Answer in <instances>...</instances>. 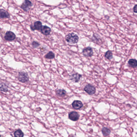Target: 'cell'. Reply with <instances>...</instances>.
<instances>
[{"label": "cell", "mask_w": 137, "mask_h": 137, "mask_svg": "<svg viewBox=\"0 0 137 137\" xmlns=\"http://www.w3.org/2000/svg\"><path fill=\"white\" fill-rule=\"evenodd\" d=\"M67 42L71 44H75L79 40V37L77 34L74 33H69L65 37Z\"/></svg>", "instance_id": "6da1fadb"}, {"label": "cell", "mask_w": 137, "mask_h": 137, "mask_svg": "<svg viewBox=\"0 0 137 137\" xmlns=\"http://www.w3.org/2000/svg\"><path fill=\"white\" fill-rule=\"evenodd\" d=\"M18 79L20 82L22 83H25L27 82L29 80V77L27 73L24 71L19 72Z\"/></svg>", "instance_id": "7a4b0ae2"}, {"label": "cell", "mask_w": 137, "mask_h": 137, "mask_svg": "<svg viewBox=\"0 0 137 137\" xmlns=\"http://www.w3.org/2000/svg\"><path fill=\"white\" fill-rule=\"evenodd\" d=\"M32 3L29 0H26L22 4L21 6V8L25 12H28L29 11L31 7H32Z\"/></svg>", "instance_id": "3957f363"}, {"label": "cell", "mask_w": 137, "mask_h": 137, "mask_svg": "<svg viewBox=\"0 0 137 137\" xmlns=\"http://www.w3.org/2000/svg\"><path fill=\"white\" fill-rule=\"evenodd\" d=\"M84 90L90 95L94 94L96 92V88L94 86L90 84H88L84 88Z\"/></svg>", "instance_id": "277c9868"}, {"label": "cell", "mask_w": 137, "mask_h": 137, "mask_svg": "<svg viewBox=\"0 0 137 137\" xmlns=\"http://www.w3.org/2000/svg\"><path fill=\"white\" fill-rule=\"evenodd\" d=\"M82 54L84 56L86 57H91L93 54V48L90 47H85L82 50Z\"/></svg>", "instance_id": "5b68a950"}, {"label": "cell", "mask_w": 137, "mask_h": 137, "mask_svg": "<svg viewBox=\"0 0 137 137\" xmlns=\"http://www.w3.org/2000/svg\"><path fill=\"white\" fill-rule=\"evenodd\" d=\"M5 40L7 41H12L16 38L15 34L11 31H7L6 32L4 36Z\"/></svg>", "instance_id": "8992f818"}, {"label": "cell", "mask_w": 137, "mask_h": 137, "mask_svg": "<svg viewBox=\"0 0 137 137\" xmlns=\"http://www.w3.org/2000/svg\"><path fill=\"white\" fill-rule=\"evenodd\" d=\"M82 76V75L76 73L73 74L71 75L70 77V79L73 82H78L80 81Z\"/></svg>", "instance_id": "52a82bcc"}, {"label": "cell", "mask_w": 137, "mask_h": 137, "mask_svg": "<svg viewBox=\"0 0 137 137\" xmlns=\"http://www.w3.org/2000/svg\"><path fill=\"white\" fill-rule=\"evenodd\" d=\"M70 119L73 121H77L79 119V114L77 112L75 111H72L70 112L69 114L68 115Z\"/></svg>", "instance_id": "ba28073f"}, {"label": "cell", "mask_w": 137, "mask_h": 137, "mask_svg": "<svg viewBox=\"0 0 137 137\" xmlns=\"http://www.w3.org/2000/svg\"><path fill=\"white\" fill-rule=\"evenodd\" d=\"M40 31L43 35H46V36H47V35H50L51 33V28L50 27L47 26L46 25L43 26L42 29Z\"/></svg>", "instance_id": "9c48e42d"}, {"label": "cell", "mask_w": 137, "mask_h": 137, "mask_svg": "<svg viewBox=\"0 0 137 137\" xmlns=\"http://www.w3.org/2000/svg\"><path fill=\"white\" fill-rule=\"evenodd\" d=\"M83 104L81 101L75 100L72 102V106L75 110H79L83 107Z\"/></svg>", "instance_id": "30bf717a"}, {"label": "cell", "mask_w": 137, "mask_h": 137, "mask_svg": "<svg viewBox=\"0 0 137 137\" xmlns=\"http://www.w3.org/2000/svg\"><path fill=\"white\" fill-rule=\"evenodd\" d=\"M10 15L8 11L4 9L0 10V17L1 19L10 18Z\"/></svg>", "instance_id": "8fae6325"}, {"label": "cell", "mask_w": 137, "mask_h": 137, "mask_svg": "<svg viewBox=\"0 0 137 137\" xmlns=\"http://www.w3.org/2000/svg\"><path fill=\"white\" fill-rule=\"evenodd\" d=\"M129 67L133 68H137V60L135 59H130L128 62Z\"/></svg>", "instance_id": "7c38bea8"}, {"label": "cell", "mask_w": 137, "mask_h": 137, "mask_svg": "<svg viewBox=\"0 0 137 137\" xmlns=\"http://www.w3.org/2000/svg\"><path fill=\"white\" fill-rule=\"evenodd\" d=\"M33 26L34 27L35 30L39 31L41 30L42 27V24L40 21H36L33 24Z\"/></svg>", "instance_id": "4fadbf2b"}, {"label": "cell", "mask_w": 137, "mask_h": 137, "mask_svg": "<svg viewBox=\"0 0 137 137\" xmlns=\"http://www.w3.org/2000/svg\"><path fill=\"white\" fill-rule=\"evenodd\" d=\"M56 93L60 97H64L67 94V92L63 89H58L56 90Z\"/></svg>", "instance_id": "5bb4252c"}, {"label": "cell", "mask_w": 137, "mask_h": 137, "mask_svg": "<svg viewBox=\"0 0 137 137\" xmlns=\"http://www.w3.org/2000/svg\"><path fill=\"white\" fill-rule=\"evenodd\" d=\"M102 132L103 136H107L110 134L111 132L110 129H108L107 127H103L102 129Z\"/></svg>", "instance_id": "9a60e30c"}, {"label": "cell", "mask_w": 137, "mask_h": 137, "mask_svg": "<svg viewBox=\"0 0 137 137\" xmlns=\"http://www.w3.org/2000/svg\"><path fill=\"white\" fill-rule=\"evenodd\" d=\"M8 87L7 84L4 83H1L0 84V90L1 91L7 93L8 90Z\"/></svg>", "instance_id": "2e32d148"}, {"label": "cell", "mask_w": 137, "mask_h": 137, "mask_svg": "<svg viewBox=\"0 0 137 137\" xmlns=\"http://www.w3.org/2000/svg\"><path fill=\"white\" fill-rule=\"evenodd\" d=\"M105 56L106 58H107V59L110 60L113 58V53L111 51L108 50L105 52Z\"/></svg>", "instance_id": "e0dca14e"}, {"label": "cell", "mask_w": 137, "mask_h": 137, "mask_svg": "<svg viewBox=\"0 0 137 137\" xmlns=\"http://www.w3.org/2000/svg\"><path fill=\"white\" fill-rule=\"evenodd\" d=\"M45 58L48 59H52L55 58V54L52 51H50L45 55Z\"/></svg>", "instance_id": "ac0fdd59"}, {"label": "cell", "mask_w": 137, "mask_h": 137, "mask_svg": "<svg viewBox=\"0 0 137 137\" xmlns=\"http://www.w3.org/2000/svg\"><path fill=\"white\" fill-rule=\"evenodd\" d=\"M15 137H23L24 133L21 129L16 130L14 133Z\"/></svg>", "instance_id": "d6986e66"}, {"label": "cell", "mask_w": 137, "mask_h": 137, "mask_svg": "<svg viewBox=\"0 0 137 137\" xmlns=\"http://www.w3.org/2000/svg\"><path fill=\"white\" fill-rule=\"evenodd\" d=\"M100 39V37L99 36V35H97L96 33L93 35V37L92 38V40L94 42H98Z\"/></svg>", "instance_id": "ffe728a7"}, {"label": "cell", "mask_w": 137, "mask_h": 137, "mask_svg": "<svg viewBox=\"0 0 137 137\" xmlns=\"http://www.w3.org/2000/svg\"><path fill=\"white\" fill-rule=\"evenodd\" d=\"M32 45L33 48H37L40 46L39 43H38V42H36V41H33L32 42Z\"/></svg>", "instance_id": "44dd1931"}, {"label": "cell", "mask_w": 137, "mask_h": 137, "mask_svg": "<svg viewBox=\"0 0 137 137\" xmlns=\"http://www.w3.org/2000/svg\"><path fill=\"white\" fill-rule=\"evenodd\" d=\"M133 11L134 12L137 13V4L135 5L134 7L133 8Z\"/></svg>", "instance_id": "7402d4cb"}, {"label": "cell", "mask_w": 137, "mask_h": 137, "mask_svg": "<svg viewBox=\"0 0 137 137\" xmlns=\"http://www.w3.org/2000/svg\"><path fill=\"white\" fill-rule=\"evenodd\" d=\"M30 27L31 29V30L33 31L35 30V28H34V27L33 26V25H32V24H31V25H30Z\"/></svg>", "instance_id": "603a6c76"}]
</instances>
